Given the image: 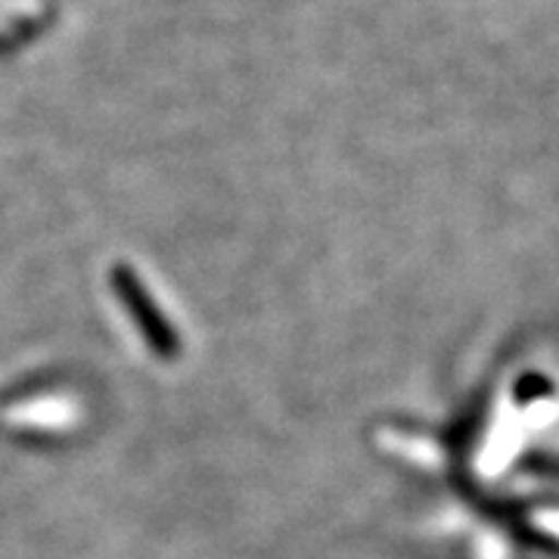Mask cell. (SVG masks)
Wrapping results in <instances>:
<instances>
[{
  "label": "cell",
  "instance_id": "1",
  "mask_svg": "<svg viewBox=\"0 0 559 559\" xmlns=\"http://www.w3.org/2000/svg\"><path fill=\"white\" fill-rule=\"evenodd\" d=\"M112 289L124 305V311L131 314L134 326L140 330L143 342L150 345V352L162 360H175L180 355V336L178 330L168 323V318L162 314V308L153 301V296L146 293V286L140 283L131 264H116L112 267Z\"/></svg>",
  "mask_w": 559,
  "mask_h": 559
}]
</instances>
